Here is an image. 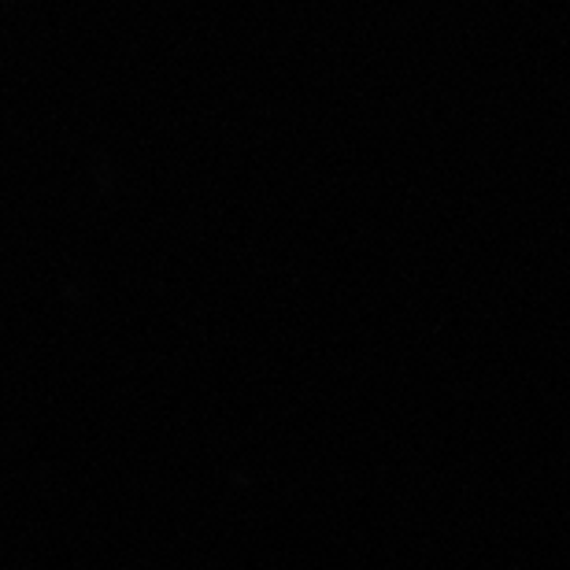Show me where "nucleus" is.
<instances>
[]
</instances>
